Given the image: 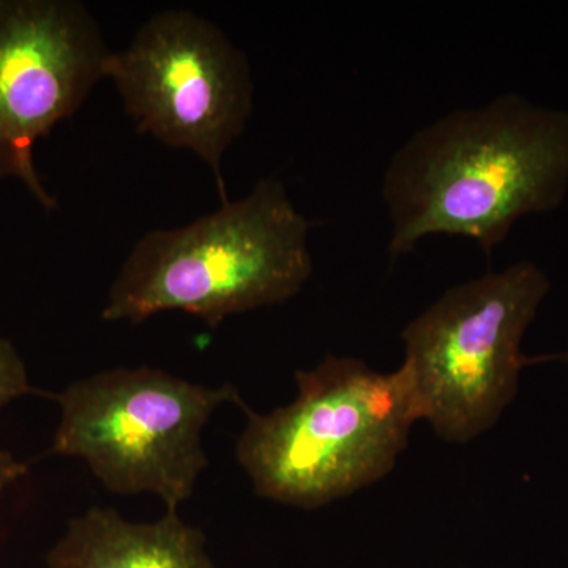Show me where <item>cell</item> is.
<instances>
[{
	"label": "cell",
	"instance_id": "277c9868",
	"mask_svg": "<svg viewBox=\"0 0 568 568\" xmlns=\"http://www.w3.org/2000/svg\"><path fill=\"white\" fill-rule=\"evenodd\" d=\"M551 290L547 272L518 261L458 284L403 331L420 420L447 443L496 425L518 392L526 331Z\"/></svg>",
	"mask_w": 568,
	"mask_h": 568
},
{
	"label": "cell",
	"instance_id": "8fae6325",
	"mask_svg": "<svg viewBox=\"0 0 568 568\" xmlns=\"http://www.w3.org/2000/svg\"><path fill=\"white\" fill-rule=\"evenodd\" d=\"M548 358H558V361H562V362H567L568 364V349L567 351H564L562 354H558V355H549Z\"/></svg>",
	"mask_w": 568,
	"mask_h": 568
},
{
	"label": "cell",
	"instance_id": "6da1fadb",
	"mask_svg": "<svg viewBox=\"0 0 568 568\" xmlns=\"http://www.w3.org/2000/svg\"><path fill=\"white\" fill-rule=\"evenodd\" d=\"M387 250L406 256L432 235L491 254L518 220L558 211L568 194V108L503 93L414 133L383 179Z\"/></svg>",
	"mask_w": 568,
	"mask_h": 568
},
{
	"label": "cell",
	"instance_id": "ba28073f",
	"mask_svg": "<svg viewBox=\"0 0 568 568\" xmlns=\"http://www.w3.org/2000/svg\"><path fill=\"white\" fill-rule=\"evenodd\" d=\"M48 568H216L203 530L178 511L153 523L129 521L115 508L93 507L70 519L47 556Z\"/></svg>",
	"mask_w": 568,
	"mask_h": 568
},
{
	"label": "cell",
	"instance_id": "9c48e42d",
	"mask_svg": "<svg viewBox=\"0 0 568 568\" xmlns=\"http://www.w3.org/2000/svg\"><path fill=\"white\" fill-rule=\"evenodd\" d=\"M32 392L28 368L20 353L10 339L0 336V409Z\"/></svg>",
	"mask_w": 568,
	"mask_h": 568
},
{
	"label": "cell",
	"instance_id": "3957f363",
	"mask_svg": "<svg viewBox=\"0 0 568 568\" xmlns=\"http://www.w3.org/2000/svg\"><path fill=\"white\" fill-rule=\"evenodd\" d=\"M291 405L257 414L244 402L239 465L265 499L317 508L369 487L394 469L420 420L405 365L377 373L354 357L327 355L295 372Z\"/></svg>",
	"mask_w": 568,
	"mask_h": 568
},
{
	"label": "cell",
	"instance_id": "52a82bcc",
	"mask_svg": "<svg viewBox=\"0 0 568 568\" xmlns=\"http://www.w3.org/2000/svg\"><path fill=\"white\" fill-rule=\"evenodd\" d=\"M110 52L78 0H0V181H20L44 211L58 209V200L40 179L33 149L80 111L104 80Z\"/></svg>",
	"mask_w": 568,
	"mask_h": 568
},
{
	"label": "cell",
	"instance_id": "7a4b0ae2",
	"mask_svg": "<svg viewBox=\"0 0 568 568\" xmlns=\"http://www.w3.org/2000/svg\"><path fill=\"white\" fill-rule=\"evenodd\" d=\"M310 227L284 183L263 179L186 226L142 235L111 284L102 320L142 324L182 312L216 328L283 304L313 274Z\"/></svg>",
	"mask_w": 568,
	"mask_h": 568
},
{
	"label": "cell",
	"instance_id": "5b68a950",
	"mask_svg": "<svg viewBox=\"0 0 568 568\" xmlns=\"http://www.w3.org/2000/svg\"><path fill=\"white\" fill-rule=\"evenodd\" d=\"M233 386L190 383L163 369L114 368L58 396L61 422L51 454L80 458L108 491L159 497L178 511L209 466L203 432Z\"/></svg>",
	"mask_w": 568,
	"mask_h": 568
},
{
	"label": "cell",
	"instance_id": "30bf717a",
	"mask_svg": "<svg viewBox=\"0 0 568 568\" xmlns=\"http://www.w3.org/2000/svg\"><path fill=\"white\" fill-rule=\"evenodd\" d=\"M24 474V463L18 462L10 452L0 450V496Z\"/></svg>",
	"mask_w": 568,
	"mask_h": 568
},
{
	"label": "cell",
	"instance_id": "8992f818",
	"mask_svg": "<svg viewBox=\"0 0 568 568\" xmlns=\"http://www.w3.org/2000/svg\"><path fill=\"white\" fill-rule=\"evenodd\" d=\"M104 80L138 132L193 152L230 201L222 162L252 118L254 82L248 58L215 22L186 9L153 14L125 50L110 52Z\"/></svg>",
	"mask_w": 568,
	"mask_h": 568
}]
</instances>
